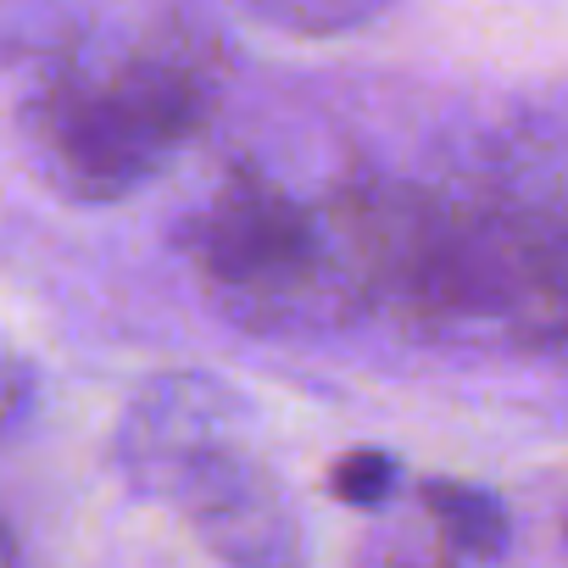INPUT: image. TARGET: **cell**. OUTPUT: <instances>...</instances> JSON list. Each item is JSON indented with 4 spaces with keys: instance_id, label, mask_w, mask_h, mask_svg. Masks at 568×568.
I'll use <instances>...</instances> for the list:
<instances>
[{
    "instance_id": "cell-1",
    "label": "cell",
    "mask_w": 568,
    "mask_h": 568,
    "mask_svg": "<svg viewBox=\"0 0 568 568\" xmlns=\"http://www.w3.org/2000/svg\"><path fill=\"white\" fill-rule=\"evenodd\" d=\"M352 324L413 346L513 352L568 374V173L524 156L324 184Z\"/></svg>"
},
{
    "instance_id": "cell-2",
    "label": "cell",
    "mask_w": 568,
    "mask_h": 568,
    "mask_svg": "<svg viewBox=\"0 0 568 568\" xmlns=\"http://www.w3.org/2000/svg\"><path fill=\"white\" fill-rule=\"evenodd\" d=\"M229 84L234 45L212 12H73L45 18L23 51L12 123L45 190L118 206L206 140Z\"/></svg>"
},
{
    "instance_id": "cell-3",
    "label": "cell",
    "mask_w": 568,
    "mask_h": 568,
    "mask_svg": "<svg viewBox=\"0 0 568 568\" xmlns=\"http://www.w3.org/2000/svg\"><path fill=\"white\" fill-rule=\"evenodd\" d=\"M112 468L129 496L173 513L223 568H307V524L229 379L151 374L118 413Z\"/></svg>"
},
{
    "instance_id": "cell-4",
    "label": "cell",
    "mask_w": 568,
    "mask_h": 568,
    "mask_svg": "<svg viewBox=\"0 0 568 568\" xmlns=\"http://www.w3.org/2000/svg\"><path fill=\"white\" fill-rule=\"evenodd\" d=\"M212 313L256 341H318L352 329L346 273L324 190H296L256 156L223 168V179L190 206L179 229Z\"/></svg>"
},
{
    "instance_id": "cell-5",
    "label": "cell",
    "mask_w": 568,
    "mask_h": 568,
    "mask_svg": "<svg viewBox=\"0 0 568 568\" xmlns=\"http://www.w3.org/2000/svg\"><path fill=\"white\" fill-rule=\"evenodd\" d=\"M413 507L446 535V546L463 562H496L507 557L513 540V518L507 501L490 485H468V479H418Z\"/></svg>"
},
{
    "instance_id": "cell-6",
    "label": "cell",
    "mask_w": 568,
    "mask_h": 568,
    "mask_svg": "<svg viewBox=\"0 0 568 568\" xmlns=\"http://www.w3.org/2000/svg\"><path fill=\"white\" fill-rule=\"evenodd\" d=\"M357 568H463V557L446 546V535L418 513H379L374 529L363 535V551H357Z\"/></svg>"
},
{
    "instance_id": "cell-7",
    "label": "cell",
    "mask_w": 568,
    "mask_h": 568,
    "mask_svg": "<svg viewBox=\"0 0 568 568\" xmlns=\"http://www.w3.org/2000/svg\"><path fill=\"white\" fill-rule=\"evenodd\" d=\"M240 18L296 40H329V34L368 29L374 18H385V7L379 0H256V7H240Z\"/></svg>"
},
{
    "instance_id": "cell-8",
    "label": "cell",
    "mask_w": 568,
    "mask_h": 568,
    "mask_svg": "<svg viewBox=\"0 0 568 568\" xmlns=\"http://www.w3.org/2000/svg\"><path fill=\"white\" fill-rule=\"evenodd\" d=\"M324 485H329L335 501H346V507H357V513H374V518L390 513L396 496H407V490H402V463H396V452H385V446H352V452H341V457L329 463Z\"/></svg>"
},
{
    "instance_id": "cell-9",
    "label": "cell",
    "mask_w": 568,
    "mask_h": 568,
    "mask_svg": "<svg viewBox=\"0 0 568 568\" xmlns=\"http://www.w3.org/2000/svg\"><path fill=\"white\" fill-rule=\"evenodd\" d=\"M34 368H29V357L23 352H7L0 346V435H7L18 418H29V407H34Z\"/></svg>"
},
{
    "instance_id": "cell-10",
    "label": "cell",
    "mask_w": 568,
    "mask_h": 568,
    "mask_svg": "<svg viewBox=\"0 0 568 568\" xmlns=\"http://www.w3.org/2000/svg\"><path fill=\"white\" fill-rule=\"evenodd\" d=\"M0 568H29V557H23V546H18L7 518H0Z\"/></svg>"
}]
</instances>
